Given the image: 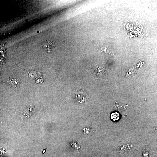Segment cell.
Masks as SVG:
<instances>
[{"instance_id":"277c9868","label":"cell","mask_w":157,"mask_h":157,"mask_svg":"<svg viewBox=\"0 0 157 157\" xmlns=\"http://www.w3.org/2000/svg\"><path fill=\"white\" fill-rule=\"evenodd\" d=\"M46 149L43 150V152H42L43 154L46 151Z\"/></svg>"},{"instance_id":"3957f363","label":"cell","mask_w":157,"mask_h":157,"mask_svg":"<svg viewBox=\"0 0 157 157\" xmlns=\"http://www.w3.org/2000/svg\"><path fill=\"white\" fill-rule=\"evenodd\" d=\"M78 157H99V155L97 153L91 152L84 154Z\"/></svg>"},{"instance_id":"6da1fadb","label":"cell","mask_w":157,"mask_h":157,"mask_svg":"<svg viewBox=\"0 0 157 157\" xmlns=\"http://www.w3.org/2000/svg\"><path fill=\"white\" fill-rule=\"evenodd\" d=\"M8 82L10 85H12L13 87L17 88L19 85V82L17 79H10L8 80Z\"/></svg>"},{"instance_id":"7a4b0ae2","label":"cell","mask_w":157,"mask_h":157,"mask_svg":"<svg viewBox=\"0 0 157 157\" xmlns=\"http://www.w3.org/2000/svg\"><path fill=\"white\" fill-rule=\"evenodd\" d=\"M110 117L111 119L113 121H117L119 119L120 115L117 112H114L111 113Z\"/></svg>"}]
</instances>
